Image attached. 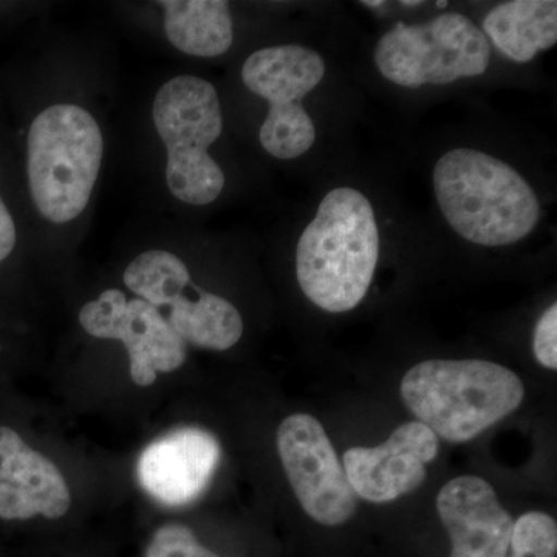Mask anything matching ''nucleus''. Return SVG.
<instances>
[{
    "mask_svg": "<svg viewBox=\"0 0 557 557\" xmlns=\"http://www.w3.org/2000/svg\"><path fill=\"white\" fill-rule=\"evenodd\" d=\"M380 259L375 211L357 189L330 190L296 249L299 287L330 313L354 310L368 295Z\"/></svg>",
    "mask_w": 557,
    "mask_h": 557,
    "instance_id": "f257e3e1",
    "label": "nucleus"
},
{
    "mask_svg": "<svg viewBox=\"0 0 557 557\" xmlns=\"http://www.w3.org/2000/svg\"><path fill=\"white\" fill-rule=\"evenodd\" d=\"M434 190L458 236L482 247H505L536 228L541 207L515 168L474 149H454L435 164Z\"/></svg>",
    "mask_w": 557,
    "mask_h": 557,
    "instance_id": "f03ea898",
    "label": "nucleus"
},
{
    "mask_svg": "<svg viewBox=\"0 0 557 557\" xmlns=\"http://www.w3.org/2000/svg\"><path fill=\"white\" fill-rule=\"evenodd\" d=\"M401 398L437 437L467 443L522 405L525 386L512 370L482 359H431L401 381Z\"/></svg>",
    "mask_w": 557,
    "mask_h": 557,
    "instance_id": "7ed1b4c3",
    "label": "nucleus"
},
{
    "mask_svg": "<svg viewBox=\"0 0 557 557\" xmlns=\"http://www.w3.org/2000/svg\"><path fill=\"white\" fill-rule=\"evenodd\" d=\"M104 159L100 123L83 106L57 102L40 110L27 137V182L36 211L67 225L89 207Z\"/></svg>",
    "mask_w": 557,
    "mask_h": 557,
    "instance_id": "20e7f679",
    "label": "nucleus"
},
{
    "mask_svg": "<svg viewBox=\"0 0 557 557\" xmlns=\"http://www.w3.org/2000/svg\"><path fill=\"white\" fill-rule=\"evenodd\" d=\"M152 121L166 149L168 189L182 203L205 207L225 188V174L209 148L223 131L219 94L209 81L178 75L160 87Z\"/></svg>",
    "mask_w": 557,
    "mask_h": 557,
    "instance_id": "39448f33",
    "label": "nucleus"
},
{
    "mask_svg": "<svg viewBox=\"0 0 557 557\" xmlns=\"http://www.w3.org/2000/svg\"><path fill=\"white\" fill-rule=\"evenodd\" d=\"M490 60L485 33L457 13L442 14L421 25L398 22L375 49L381 75L408 89L483 75Z\"/></svg>",
    "mask_w": 557,
    "mask_h": 557,
    "instance_id": "423d86ee",
    "label": "nucleus"
},
{
    "mask_svg": "<svg viewBox=\"0 0 557 557\" xmlns=\"http://www.w3.org/2000/svg\"><path fill=\"white\" fill-rule=\"evenodd\" d=\"M123 281L137 298L166 310L164 319L185 343L223 351L244 335L239 310L222 296L197 287L186 263L168 249L139 252L124 270Z\"/></svg>",
    "mask_w": 557,
    "mask_h": 557,
    "instance_id": "0eeeda50",
    "label": "nucleus"
},
{
    "mask_svg": "<svg viewBox=\"0 0 557 557\" xmlns=\"http://www.w3.org/2000/svg\"><path fill=\"white\" fill-rule=\"evenodd\" d=\"M324 75L321 54L296 44L265 47L244 62L245 87L270 106L259 134L260 145L270 156L293 160L309 152L317 127L300 100Z\"/></svg>",
    "mask_w": 557,
    "mask_h": 557,
    "instance_id": "6e6552de",
    "label": "nucleus"
},
{
    "mask_svg": "<svg viewBox=\"0 0 557 557\" xmlns=\"http://www.w3.org/2000/svg\"><path fill=\"white\" fill-rule=\"evenodd\" d=\"M277 453L300 507L325 527L348 522L358 497L325 429L309 413H295L277 429Z\"/></svg>",
    "mask_w": 557,
    "mask_h": 557,
    "instance_id": "1a4fd4ad",
    "label": "nucleus"
},
{
    "mask_svg": "<svg viewBox=\"0 0 557 557\" xmlns=\"http://www.w3.org/2000/svg\"><path fill=\"white\" fill-rule=\"evenodd\" d=\"M81 327L94 338L121 341L127 348L131 376L137 386L156 383L159 373L174 372L186 359L185 341L163 313L146 300L127 298L119 288L102 292L79 310Z\"/></svg>",
    "mask_w": 557,
    "mask_h": 557,
    "instance_id": "9d476101",
    "label": "nucleus"
},
{
    "mask_svg": "<svg viewBox=\"0 0 557 557\" xmlns=\"http://www.w3.org/2000/svg\"><path fill=\"white\" fill-rule=\"evenodd\" d=\"M437 454V435L420 421H409L383 445L347 449L343 468L357 497L388 504L423 485Z\"/></svg>",
    "mask_w": 557,
    "mask_h": 557,
    "instance_id": "9b49d317",
    "label": "nucleus"
},
{
    "mask_svg": "<svg viewBox=\"0 0 557 557\" xmlns=\"http://www.w3.org/2000/svg\"><path fill=\"white\" fill-rule=\"evenodd\" d=\"M220 456L219 440L200 428H180L150 443L138 458L139 485L166 507H185L207 490Z\"/></svg>",
    "mask_w": 557,
    "mask_h": 557,
    "instance_id": "f8f14e48",
    "label": "nucleus"
},
{
    "mask_svg": "<svg viewBox=\"0 0 557 557\" xmlns=\"http://www.w3.org/2000/svg\"><path fill=\"white\" fill-rule=\"evenodd\" d=\"M437 511L450 537V557L508 556L515 520L486 480H449L440 490Z\"/></svg>",
    "mask_w": 557,
    "mask_h": 557,
    "instance_id": "ddd939ff",
    "label": "nucleus"
},
{
    "mask_svg": "<svg viewBox=\"0 0 557 557\" xmlns=\"http://www.w3.org/2000/svg\"><path fill=\"white\" fill-rule=\"evenodd\" d=\"M70 507L72 494L57 465L0 426V519H60Z\"/></svg>",
    "mask_w": 557,
    "mask_h": 557,
    "instance_id": "4468645a",
    "label": "nucleus"
},
{
    "mask_svg": "<svg viewBox=\"0 0 557 557\" xmlns=\"http://www.w3.org/2000/svg\"><path fill=\"white\" fill-rule=\"evenodd\" d=\"M483 33L508 60L527 64L557 42L555 0H511L494 7Z\"/></svg>",
    "mask_w": 557,
    "mask_h": 557,
    "instance_id": "2eb2a0df",
    "label": "nucleus"
},
{
    "mask_svg": "<svg viewBox=\"0 0 557 557\" xmlns=\"http://www.w3.org/2000/svg\"><path fill=\"white\" fill-rule=\"evenodd\" d=\"M164 35L182 53L218 58L234 42L233 17L225 0H163Z\"/></svg>",
    "mask_w": 557,
    "mask_h": 557,
    "instance_id": "dca6fc26",
    "label": "nucleus"
},
{
    "mask_svg": "<svg viewBox=\"0 0 557 557\" xmlns=\"http://www.w3.org/2000/svg\"><path fill=\"white\" fill-rule=\"evenodd\" d=\"M509 548V557H556V520L541 511L520 516L512 527Z\"/></svg>",
    "mask_w": 557,
    "mask_h": 557,
    "instance_id": "f3484780",
    "label": "nucleus"
},
{
    "mask_svg": "<svg viewBox=\"0 0 557 557\" xmlns=\"http://www.w3.org/2000/svg\"><path fill=\"white\" fill-rule=\"evenodd\" d=\"M146 557H220L205 547L188 527L171 523L150 539Z\"/></svg>",
    "mask_w": 557,
    "mask_h": 557,
    "instance_id": "a211bd4d",
    "label": "nucleus"
},
{
    "mask_svg": "<svg viewBox=\"0 0 557 557\" xmlns=\"http://www.w3.org/2000/svg\"><path fill=\"white\" fill-rule=\"evenodd\" d=\"M534 355L544 368L557 369V306L553 304L534 330Z\"/></svg>",
    "mask_w": 557,
    "mask_h": 557,
    "instance_id": "6ab92c4d",
    "label": "nucleus"
},
{
    "mask_svg": "<svg viewBox=\"0 0 557 557\" xmlns=\"http://www.w3.org/2000/svg\"><path fill=\"white\" fill-rule=\"evenodd\" d=\"M16 223L5 201L0 197V262H3L16 247Z\"/></svg>",
    "mask_w": 557,
    "mask_h": 557,
    "instance_id": "aec40b11",
    "label": "nucleus"
},
{
    "mask_svg": "<svg viewBox=\"0 0 557 557\" xmlns=\"http://www.w3.org/2000/svg\"><path fill=\"white\" fill-rule=\"evenodd\" d=\"M362 5L369 7V9H379L380 5H383V2L379 0V2H370V0H366V2H362Z\"/></svg>",
    "mask_w": 557,
    "mask_h": 557,
    "instance_id": "412c9836",
    "label": "nucleus"
},
{
    "mask_svg": "<svg viewBox=\"0 0 557 557\" xmlns=\"http://www.w3.org/2000/svg\"><path fill=\"white\" fill-rule=\"evenodd\" d=\"M420 3L421 2H416V0H412V2H408V0H405V2H403V5L410 7V9H412V7L420 5Z\"/></svg>",
    "mask_w": 557,
    "mask_h": 557,
    "instance_id": "4be33fe9",
    "label": "nucleus"
},
{
    "mask_svg": "<svg viewBox=\"0 0 557 557\" xmlns=\"http://www.w3.org/2000/svg\"><path fill=\"white\" fill-rule=\"evenodd\" d=\"M437 5L440 9H445V7L448 5V2H437Z\"/></svg>",
    "mask_w": 557,
    "mask_h": 557,
    "instance_id": "5701e85b",
    "label": "nucleus"
}]
</instances>
